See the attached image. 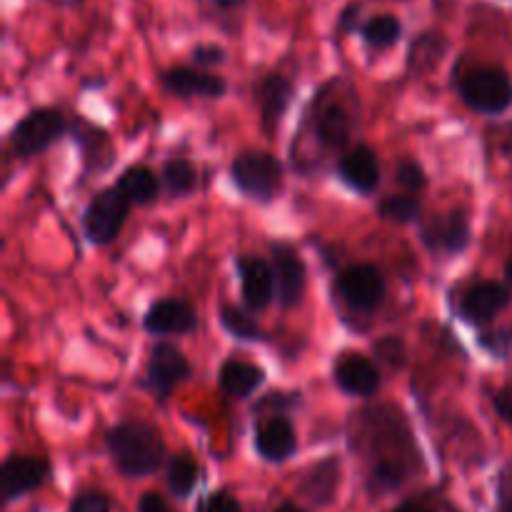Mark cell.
Listing matches in <instances>:
<instances>
[{"mask_svg": "<svg viewBox=\"0 0 512 512\" xmlns=\"http://www.w3.org/2000/svg\"><path fill=\"white\" fill-rule=\"evenodd\" d=\"M105 445L115 468L125 478H145L158 473L165 460V443L158 428L143 420H128L115 425L105 435Z\"/></svg>", "mask_w": 512, "mask_h": 512, "instance_id": "6da1fadb", "label": "cell"}, {"mask_svg": "<svg viewBox=\"0 0 512 512\" xmlns=\"http://www.w3.org/2000/svg\"><path fill=\"white\" fill-rule=\"evenodd\" d=\"M235 185L253 200H273L278 190L283 188V165L278 158L263 150H245L233 160Z\"/></svg>", "mask_w": 512, "mask_h": 512, "instance_id": "7a4b0ae2", "label": "cell"}, {"mask_svg": "<svg viewBox=\"0 0 512 512\" xmlns=\"http://www.w3.org/2000/svg\"><path fill=\"white\" fill-rule=\"evenodd\" d=\"M460 95L473 110L485 115H500L512 103V83L503 68L485 65L470 70L460 83Z\"/></svg>", "mask_w": 512, "mask_h": 512, "instance_id": "3957f363", "label": "cell"}, {"mask_svg": "<svg viewBox=\"0 0 512 512\" xmlns=\"http://www.w3.org/2000/svg\"><path fill=\"white\" fill-rule=\"evenodd\" d=\"M128 208L130 200L125 198L118 188L100 190V193L90 200V205L85 208L83 215V228L90 243H113L120 235V230H123L125 218H128Z\"/></svg>", "mask_w": 512, "mask_h": 512, "instance_id": "277c9868", "label": "cell"}, {"mask_svg": "<svg viewBox=\"0 0 512 512\" xmlns=\"http://www.w3.org/2000/svg\"><path fill=\"white\" fill-rule=\"evenodd\" d=\"M65 130L63 113L53 108H40L25 115L10 133V145H13L18 158H33L40 150L53 145Z\"/></svg>", "mask_w": 512, "mask_h": 512, "instance_id": "5b68a950", "label": "cell"}, {"mask_svg": "<svg viewBox=\"0 0 512 512\" xmlns=\"http://www.w3.org/2000/svg\"><path fill=\"white\" fill-rule=\"evenodd\" d=\"M48 460L33 458V455H10L0 470V495L3 503H13L20 495L33 493L35 488L48 480Z\"/></svg>", "mask_w": 512, "mask_h": 512, "instance_id": "8992f818", "label": "cell"}, {"mask_svg": "<svg viewBox=\"0 0 512 512\" xmlns=\"http://www.w3.org/2000/svg\"><path fill=\"white\" fill-rule=\"evenodd\" d=\"M345 303L358 310H373L385 298V278L373 265H350L338 278Z\"/></svg>", "mask_w": 512, "mask_h": 512, "instance_id": "52a82bcc", "label": "cell"}, {"mask_svg": "<svg viewBox=\"0 0 512 512\" xmlns=\"http://www.w3.org/2000/svg\"><path fill=\"white\" fill-rule=\"evenodd\" d=\"M423 243L435 253H463L470 243V223L463 210L433 215L420 233Z\"/></svg>", "mask_w": 512, "mask_h": 512, "instance_id": "ba28073f", "label": "cell"}, {"mask_svg": "<svg viewBox=\"0 0 512 512\" xmlns=\"http://www.w3.org/2000/svg\"><path fill=\"white\" fill-rule=\"evenodd\" d=\"M273 273L283 308L298 305L305 295V285H308V270H305V263L290 245H273Z\"/></svg>", "mask_w": 512, "mask_h": 512, "instance_id": "9c48e42d", "label": "cell"}, {"mask_svg": "<svg viewBox=\"0 0 512 512\" xmlns=\"http://www.w3.org/2000/svg\"><path fill=\"white\" fill-rule=\"evenodd\" d=\"M190 378V363L175 345L158 343L148 360V385L155 395H168L178 383Z\"/></svg>", "mask_w": 512, "mask_h": 512, "instance_id": "30bf717a", "label": "cell"}, {"mask_svg": "<svg viewBox=\"0 0 512 512\" xmlns=\"http://www.w3.org/2000/svg\"><path fill=\"white\" fill-rule=\"evenodd\" d=\"M333 375L338 388L355 398H370L380 388V370L375 368L373 360L360 353H345L343 358H338Z\"/></svg>", "mask_w": 512, "mask_h": 512, "instance_id": "8fae6325", "label": "cell"}, {"mask_svg": "<svg viewBox=\"0 0 512 512\" xmlns=\"http://www.w3.org/2000/svg\"><path fill=\"white\" fill-rule=\"evenodd\" d=\"M160 83L175 98H193V95H205V98H220L225 95L228 85L220 75L203 73V70L195 68H170L160 75Z\"/></svg>", "mask_w": 512, "mask_h": 512, "instance_id": "7c38bea8", "label": "cell"}, {"mask_svg": "<svg viewBox=\"0 0 512 512\" xmlns=\"http://www.w3.org/2000/svg\"><path fill=\"white\" fill-rule=\"evenodd\" d=\"M510 305V290L500 283H478L460 300V315L473 325H485Z\"/></svg>", "mask_w": 512, "mask_h": 512, "instance_id": "4fadbf2b", "label": "cell"}, {"mask_svg": "<svg viewBox=\"0 0 512 512\" xmlns=\"http://www.w3.org/2000/svg\"><path fill=\"white\" fill-rule=\"evenodd\" d=\"M240 283H243V300L250 310H265L275 295V273L263 258L243 255L238 258Z\"/></svg>", "mask_w": 512, "mask_h": 512, "instance_id": "5bb4252c", "label": "cell"}, {"mask_svg": "<svg viewBox=\"0 0 512 512\" xmlns=\"http://www.w3.org/2000/svg\"><path fill=\"white\" fill-rule=\"evenodd\" d=\"M143 325L145 330L153 335H183L195 330L198 318H195V310L190 308L185 300L165 298L158 300V303L145 313Z\"/></svg>", "mask_w": 512, "mask_h": 512, "instance_id": "9a60e30c", "label": "cell"}, {"mask_svg": "<svg viewBox=\"0 0 512 512\" xmlns=\"http://www.w3.org/2000/svg\"><path fill=\"white\" fill-rule=\"evenodd\" d=\"M255 448L270 463H283L290 455L298 450V438H295V428L288 418L283 415H273L265 423L258 425L255 430Z\"/></svg>", "mask_w": 512, "mask_h": 512, "instance_id": "2e32d148", "label": "cell"}, {"mask_svg": "<svg viewBox=\"0 0 512 512\" xmlns=\"http://www.w3.org/2000/svg\"><path fill=\"white\" fill-rule=\"evenodd\" d=\"M338 173L340 180L355 193H373L380 183L378 155L368 145H358V148L345 153V158L338 165Z\"/></svg>", "mask_w": 512, "mask_h": 512, "instance_id": "e0dca14e", "label": "cell"}, {"mask_svg": "<svg viewBox=\"0 0 512 512\" xmlns=\"http://www.w3.org/2000/svg\"><path fill=\"white\" fill-rule=\"evenodd\" d=\"M295 88L288 78L283 75H268L260 80L258 85V105H260V118H263L265 133H273L278 120L283 118L288 105L293 103Z\"/></svg>", "mask_w": 512, "mask_h": 512, "instance_id": "ac0fdd59", "label": "cell"}, {"mask_svg": "<svg viewBox=\"0 0 512 512\" xmlns=\"http://www.w3.org/2000/svg\"><path fill=\"white\" fill-rule=\"evenodd\" d=\"M340 485V463L338 458H325L315 463L313 468L305 473L303 483H300V493L315 505H330Z\"/></svg>", "mask_w": 512, "mask_h": 512, "instance_id": "d6986e66", "label": "cell"}, {"mask_svg": "<svg viewBox=\"0 0 512 512\" xmlns=\"http://www.w3.org/2000/svg\"><path fill=\"white\" fill-rule=\"evenodd\" d=\"M263 380V368L248 363V360H225L218 375L223 393L233 395V398H248V395H253L263 385Z\"/></svg>", "mask_w": 512, "mask_h": 512, "instance_id": "ffe728a7", "label": "cell"}, {"mask_svg": "<svg viewBox=\"0 0 512 512\" xmlns=\"http://www.w3.org/2000/svg\"><path fill=\"white\" fill-rule=\"evenodd\" d=\"M315 138L318 143H323L325 148L335 150L343 148L350 138V130H353V120H350V113L343 108V105H325L318 115H315Z\"/></svg>", "mask_w": 512, "mask_h": 512, "instance_id": "44dd1931", "label": "cell"}, {"mask_svg": "<svg viewBox=\"0 0 512 512\" xmlns=\"http://www.w3.org/2000/svg\"><path fill=\"white\" fill-rule=\"evenodd\" d=\"M115 188H118L130 203H140V205L153 203L160 193L158 178H155L153 170H148L145 165H133V168L125 170V173L120 175Z\"/></svg>", "mask_w": 512, "mask_h": 512, "instance_id": "7402d4cb", "label": "cell"}, {"mask_svg": "<svg viewBox=\"0 0 512 512\" xmlns=\"http://www.w3.org/2000/svg\"><path fill=\"white\" fill-rule=\"evenodd\" d=\"M163 185L173 198H185V195L193 193L198 188V173H195L193 165L183 158L168 160L163 168Z\"/></svg>", "mask_w": 512, "mask_h": 512, "instance_id": "603a6c76", "label": "cell"}, {"mask_svg": "<svg viewBox=\"0 0 512 512\" xmlns=\"http://www.w3.org/2000/svg\"><path fill=\"white\" fill-rule=\"evenodd\" d=\"M220 325H223L225 333L233 335L235 340H245V343H258V340H263L260 325L255 323L245 310L235 308V305H223V308H220Z\"/></svg>", "mask_w": 512, "mask_h": 512, "instance_id": "cb8c5ba5", "label": "cell"}, {"mask_svg": "<svg viewBox=\"0 0 512 512\" xmlns=\"http://www.w3.org/2000/svg\"><path fill=\"white\" fill-rule=\"evenodd\" d=\"M400 33H403V25L395 15H375L363 25L365 43L373 45V48H390V45L398 43Z\"/></svg>", "mask_w": 512, "mask_h": 512, "instance_id": "d4e9b609", "label": "cell"}, {"mask_svg": "<svg viewBox=\"0 0 512 512\" xmlns=\"http://www.w3.org/2000/svg\"><path fill=\"white\" fill-rule=\"evenodd\" d=\"M168 485L175 498H188L198 485V465L190 455H178L170 460L168 468Z\"/></svg>", "mask_w": 512, "mask_h": 512, "instance_id": "484cf974", "label": "cell"}, {"mask_svg": "<svg viewBox=\"0 0 512 512\" xmlns=\"http://www.w3.org/2000/svg\"><path fill=\"white\" fill-rule=\"evenodd\" d=\"M378 215L393 220V223H413L420 218V203L410 195H388L385 200H380Z\"/></svg>", "mask_w": 512, "mask_h": 512, "instance_id": "4316f807", "label": "cell"}, {"mask_svg": "<svg viewBox=\"0 0 512 512\" xmlns=\"http://www.w3.org/2000/svg\"><path fill=\"white\" fill-rule=\"evenodd\" d=\"M73 135H75V143L83 148L85 160H95L100 155V150L110 153L108 135H105V130L95 128V125H88L80 120V123L73 125Z\"/></svg>", "mask_w": 512, "mask_h": 512, "instance_id": "83f0119b", "label": "cell"}, {"mask_svg": "<svg viewBox=\"0 0 512 512\" xmlns=\"http://www.w3.org/2000/svg\"><path fill=\"white\" fill-rule=\"evenodd\" d=\"M440 55H443V40H440L435 33H428L423 35V38L415 40L413 53H410V63L420 65V68L425 70L430 68Z\"/></svg>", "mask_w": 512, "mask_h": 512, "instance_id": "f1b7e54d", "label": "cell"}, {"mask_svg": "<svg viewBox=\"0 0 512 512\" xmlns=\"http://www.w3.org/2000/svg\"><path fill=\"white\" fill-rule=\"evenodd\" d=\"M395 180H398L400 188H405L408 193H418V190H423L425 183H428L425 170L420 168L418 163H413V160H403V163L398 165V170H395Z\"/></svg>", "mask_w": 512, "mask_h": 512, "instance_id": "f546056e", "label": "cell"}, {"mask_svg": "<svg viewBox=\"0 0 512 512\" xmlns=\"http://www.w3.org/2000/svg\"><path fill=\"white\" fill-rule=\"evenodd\" d=\"M375 353L383 363H388L390 368H400L405 363V345L403 340L395 338V335H388V338L378 340L375 343Z\"/></svg>", "mask_w": 512, "mask_h": 512, "instance_id": "4dcf8cb0", "label": "cell"}, {"mask_svg": "<svg viewBox=\"0 0 512 512\" xmlns=\"http://www.w3.org/2000/svg\"><path fill=\"white\" fill-rule=\"evenodd\" d=\"M68 512H110V503L98 490H83V493L75 495Z\"/></svg>", "mask_w": 512, "mask_h": 512, "instance_id": "1f68e13d", "label": "cell"}, {"mask_svg": "<svg viewBox=\"0 0 512 512\" xmlns=\"http://www.w3.org/2000/svg\"><path fill=\"white\" fill-rule=\"evenodd\" d=\"M480 345L490 350L498 358H505L512 348V330H500V333H485L480 335Z\"/></svg>", "mask_w": 512, "mask_h": 512, "instance_id": "d6a6232c", "label": "cell"}, {"mask_svg": "<svg viewBox=\"0 0 512 512\" xmlns=\"http://www.w3.org/2000/svg\"><path fill=\"white\" fill-rule=\"evenodd\" d=\"M198 512H243L238 500L230 493L220 490V493H213L203 505H200Z\"/></svg>", "mask_w": 512, "mask_h": 512, "instance_id": "836d02e7", "label": "cell"}, {"mask_svg": "<svg viewBox=\"0 0 512 512\" xmlns=\"http://www.w3.org/2000/svg\"><path fill=\"white\" fill-rule=\"evenodd\" d=\"M193 60L200 65H218L225 60V50L218 45H198L193 50Z\"/></svg>", "mask_w": 512, "mask_h": 512, "instance_id": "e575fe53", "label": "cell"}, {"mask_svg": "<svg viewBox=\"0 0 512 512\" xmlns=\"http://www.w3.org/2000/svg\"><path fill=\"white\" fill-rule=\"evenodd\" d=\"M495 410L500 413V418L508 420L512 425V385H508V388H503L495 395Z\"/></svg>", "mask_w": 512, "mask_h": 512, "instance_id": "d590c367", "label": "cell"}, {"mask_svg": "<svg viewBox=\"0 0 512 512\" xmlns=\"http://www.w3.org/2000/svg\"><path fill=\"white\" fill-rule=\"evenodd\" d=\"M138 512H170V508L160 495L145 493L138 503Z\"/></svg>", "mask_w": 512, "mask_h": 512, "instance_id": "8d00e7d4", "label": "cell"}, {"mask_svg": "<svg viewBox=\"0 0 512 512\" xmlns=\"http://www.w3.org/2000/svg\"><path fill=\"white\" fill-rule=\"evenodd\" d=\"M395 512H433V510H428V508H423V505H415V503H405V505H400L398 510Z\"/></svg>", "mask_w": 512, "mask_h": 512, "instance_id": "74e56055", "label": "cell"}, {"mask_svg": "<svg viewBox=\"0 0 512 512\" xmlns=\"http://www.w3.org/2000/svg\"><path fill=\"white\" fill-rule=\"evenodd\" d=\"M275 512H308V510L298 508V505H293V503H285V505H280V508Z\"/></svg>", "mask_w": 512, "mask_h": 512, "instance_id": "f35d334b", "label": "cell"}, {"mask_svg": "<svg viewBox=\"0 0 512 512\" xmlns=\"http://www.w3.org/2000/svg\"><path fill=\"white\" fill-rule=\"evenodd\" d=\"M215 3H218L220 8L230 10V8H235V5H240V3H243V0H215Z\"/></svg>", "mask_w": 512, "mask_h": 512, "instance_id": "ab89813d", "label": "cell"}, {"mask_svg": "<svg viewBox=\"0 0 512 512\" xmlns=\"http://www.w3.org/2000/svg\"><path fill=\"white\" fill-rule=\"evenodd\" d=\"M505 275H508V280L512 283V258L508 260V265H505Z\"/></svg>", "mask_w": 512, "mask_h": 512, "instance_id": "60d3db41", "label": "cell"}, {"mask_svg": "<svg viewBox=\"0 0 512 512\" xmlns=\"http://www.w3.org/2000/svg\"><path fill=\"white\" fill-rule=\"evenodd\" d=\"M503 512H512V503L505 505V510H503Z\"/></svg>", "mask_w": 512, "mask_h": 512, "instance_id": "b9f144b4", "label": "cell"}]
</instances>
